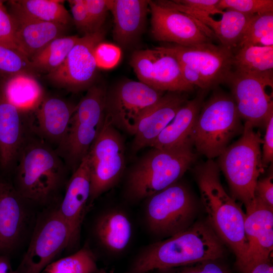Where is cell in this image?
Wrapping results in <instances>:
<instances>
[{"label": "cell", "mask_w": 273, "mask_h": 273, "mask_svg": "<svg viewBox=\"0 0 273 273\" xmlns=\"http://www.w3.org/2000/svg\"><path fill=\"white\" fill-rule=\"evenodd\" d=\"M224 254L222 242L209 224H192L168 239L153 243L138 256L134 273L164 270L207 260H216Z\"/></svg>", "instance_id": "cell-1"}, {"label": "cell", "mask_w": 273, "mask_h": 273, "mask_svg": "<svg viewBox=\"0 0 273 273\" xmlns=\"http://www.w3.org/2000/svg\"><path fill=\"white\" fill-rule=\"evenodd\" d=\"M195 172L209 224L233 250L240 272L247 250L245 213L225 191L220 181L219 167L212 159L197 166Z\"/></svg>", "instance_id": "cell-2"}, {"label": "cell", "mask_w": 273, "mask_h": 273, "mask_svg": "<svg viewBox=\"0 0 273 273\" xmlns=\"http://www.w3.org/2000/svg\"><path fill=\"white\" fill-rule=\"evenodd\" d=\"M67 169L54 149L30 133L15 166L14 187L24 200L45 203L61 188Z\"/></svg>", "instance_id": "cell-3"}, {"label": "cell", "mask_w": 273, "mask_h": 273, "mask_svg": "<svg viewBox=\"0 0 273 273\" xmlns=\"http://www.w3.org/2000/svg\"><path fill=\"white\" fill-rule=\"evenodd\" d=\"M152 148L129 172L126 190L131 199L148 198L175 183L196 158L192 145L174 149Z\"/></svg>", "instance_id": "cell-4"}, {"label": "cell", "mask_w": 273, "mask_h": 273, "mask_svg": "<svg viewBox=\"0 0 273 273\" xmlns=\"http://www.w3.org/2000/svg\"><path fill=\"white\" fill-rule=\"evenodd\" d=\"M107 90L94 84L76 105L64 141L56 150L73 172L88 154L105 122Z\"/></svg>", "instance_id": "cell-5"}, {"label": "cell", "mask_w": 273, "mask_h": 273, "mask_svg": "<svg viewBox=\"0 0 273 273\" xmlns=\"http://www.w3.org/2000/svg\"><path fill=\"white\" fill-rule=\"evenodd\" d=\"M262 139L251 125L245 123L242 136L218 156V166L223 172L233 196L245 207L255 199V189L263 172L260 146Z\"/></svg>", "instance_id": "cell-6"}, {"label": "cell", "mask_w": 273, "mask_h": 273, "mask_svg": "<svg viewBox=\"0 0 273 273\" xmlns=\"http://www.w3.org/2000/svg\"><path fill=\"white\" fill-rule=\"evenodd\" d=\"M202 108L192 143L198 153L212 159L218 157L231 140L243 132L244 126L232 96L215 93Z\"/></svg>", "instance_id": "cell-7"}, {"label": "cell", "mask_w": 273, "mask_h": 273, "mask_svg": "<svg viewBox=\"0 0 273 273\" xmlns=\"http://www.w3.org/2000/svg\"><path fill=\"white\" fill-rule=\"evenodd\" d=\"M148 198L146 217L153 234L169 237L192 224L195 202L184 185L177 181Z\"/></svg>", "instance_id": "cell-8"}, {"label": "cell", "mask_w": 273, "mask_h": 273, "mask_svg": "<svg viewBox=\"0 0 273 273\" xmlns=\"http://www.w3.org/2000/svg\"><path fill=\"white\" fill-rule=\"evenodd\" d=\"M90 174L89 202L113 187L125 166L123 139L105 118L104 127L87 154Z\"/></svg>", "instance_id": "cell-9"}, {"label": "cell", "mask_w": 273, "mask_h": 273, "mask_svg": "<svg viewBox=\"0 0 273 273\" xmlns=\"http://www.w3.org/2000/svg\"><path fill=\"white\" fill-rule=\"evenodd\" d=\"M75 241L58 209L44 214L38 220L28 245L13 273H40L64 249Z\"/></svg>", "instance_id": "cell-10"}, {"label": "cell", "mask_w": 273, "mask_h": 273, "mask_svg": "<svg viewBox=\"0 0 273 273\" xmlns=\"http://www.w3.org/2000/svg\"><path fill=\"white\" fill-rule=\"evenodd\" d=\"M165 93L140 81H123L107 93L106 119L115 128L133 135L143 115Z\"/></svg>", "instance_id": "cell-11"}, {"label": "cell", "mask_w": 273, "mask_h": 273, "mask_svg": "<svg viewBox=\"0 0 273 273\" xmlns=\"http://www.w3.org/2000/svg\"><path fill=\"white\" fill-rule=\"evenodd\" d=\"M104 27L80 37L61 65L47 74V78L54 85L71 92L88 89L93 84L97 66L94 52L103 41Z\"/></svg>", "instance_id": "cell-12"}, {"label": "cell", "mask_w": 273, "mask_h": 273, "mask_svg": "<svg viewBox=\"0 0 273 273\" xmlns=\"http://www.w3.org/2000/svg\"><path fill=\"white\" fill-rule=\"evenodd\" d=\"M159 47L175 57L179 63L197 71L206 89L228 83L234 71V53L222 45L209 42L191 46L171 44Z\"/></svg>", "instance_id": "cell-13"}, {"label": "cell", "mask_w": 273, "mask_h": 273, "mask_svg": "<svg viewBox=\"0 0 273 273\" xmlns=\"http://www.w3.org/2000/svg\"><path fill=\"white\" fill-rule=\"evenodd\" d=\"M272 73L255 76L233 71L227 83L240 118L254 128L265 126L273 115L272 95L266 91L272 88Z\"/></svg>", "instance_id": "cell-14"}, {"label": "cell", "mask_w": 273, "mask_h": 273, "mask_svg": "<svg viewBox=\"0 0 273 273\" xmlns=\"http://www.w3.org/2000/svg\"><path fill=\"white\" fill-rule=\"evenodd\" d=\"M130 64L139 81L154 88L183 93L194 89L184 79L178 61L159 47L134 51Z\"/></svg>", "instance_id": "cell-15"}, {"label": "cell", "mask_w": 273, "mask_h": 273, "mask_svg": "<svg viewBox=\"0 0 273 273\" xmlns=\"http://www.w3.org/2000/svg\"><path fill=\"white\" fill-rule=\"evenodd\" d=\"M151 32L158 41L181 46L210 42L209 34L197 20L177 10L149 1Z\"/></svg>", "instance_id": "cell-16"}, {"label": "cell", "mask_w": 273, "mask_h": 273, "mask_svg": "<svg viewBox=\"0 0 273 273\" xmlns=\"http://www.w3.org/2000/svg\"><path fill=\"white\" fill-rule=\"evenodd\" d=\"M245 208L247 250L240 273H250L257 264L269 261L273 249V209L256 197Z\"/></svg>", "instance_id": "cell-17"}, {"label": "cell", "mask_w": 273, "mask_h": 273, "mask_svg": "<svg viewBox=\"0 0 273 273\" xmlns=\"http://www.w3.org/2000/svg\"><path fill=\"white\" fill-rule=\"evenodd\" d=\"M75 106L60 98L45 96L25 115L30 132L56 150L65 140Z\"/></svg>", "instance_id": "cell-18"}, {"label": "cell", "mask_w": 273, "mask_h": 273, "mask_svg": "<svg viewBox=\"0 0 273 273\" xmlns=\"http://www.w3.org/2000/svg\"><path fill=\"white\" fill-rule=\"evenodd\" d=\"M15 26V40L19 51L29 60L53 40L64 36L65 25L34 19L7 2Z\"/></svg>", "instance_id": "cell-19"}, {"label": "cell", "mask_w": 273, "mask_h": 273, "mask_svg": "<svg viewBox=\"0 0 273 273\" xmlns=\"http://www.w3.org/2000/svg\"><path fill=\"white\" fill-rule=\"evenodd\" d=\"M31 133L25 115L8 102L0 91V167H15L20 152Z\"/></svg>", "instance_id": "cell-20"}, {"label": "cell", "mask_w": 273, "mask_h": 273, "mask_svg": "<svg viewBox=\"0 0 273 273\" xmlns=\"http://www.w3.org/2000/svg\"><path fill=\"white\" fill-rule=\"evenodd\" d=\"M187 100L183 92L165 93L140 119L133 135L132 150L138 151L143 148L151 147Z\"/></svg>", "instance_id": "cell-21"}, {"label": "cell", "mask_w": 273, "mask_h": 273, "mask_svg": "<svg viewBox=\"0 0 273 273\" xmlns=\"http://www.w3.org/2000/svg\"><path fill=\"white\" fill-rule=\"evenodd\" d=\"M90 193V174L87 155L73 172L67 183L58 211L77 239Z\"/></svg>", "instance_id": "cell-22"}, {"label": "cell", "mask_w": 273, "mask_h": 273, "mask_svg": "<svg viewBox=\"0 0 273 273\" xmlns=\"http://www.w3.org/2000/svg\"><path fill=\"white\" fill-rule=\"evenodd\" d=\"M113 17V37L123 48L135 43L144 31L149 8L148 0H106Z\"/></svg>", "instance_id": "cell-23"}, {"label": "cell", "mask_w": 273, "mask_h": 273, "mask_svg": "<svg viewBox=\"0 0 273 273\" xmlns=\"http://www.w3.org/2000/svg\"><path fill=\"white\" fill-rule=\"evenodd\" d=\"M13 186L0 179V252L13 248L25 221L23 201Z\"/></svg>", "instance_id": "cell-24"}, {"label": "cell", "mask_w": 273, "mask_h": 273, "mask_svg": "<svg viewBox=\"0 0 273 273\" xmlns=\"http://www.w3.org/2000/svg\"><path fill=\"white\" fill-rule=\"evenodd\" d=\"M204 94L187 100L178 110L171 121L151 146L158 149H174L193 145L192 138L202 107Z\"/></svg>", "instance_id": "cell-25"}, {"label": "cell", "mask_w": 273, "mask_h": 273, "mask_svg": "<svg viewBox=\"0 0 273 273\" xmlns=\"http://www.w3.org/2000/svg\"><path fill=\"white\" fill-rule=\"evenodd\" d=\"M4 96L21 112L27 114L33 112L45 97L35 75L21 73L8 78L0 84Z\"/></svg>", "instance_id": "cell-26"}, {"label": "cell", "mask_w": 273, "mask_h": 273, "mask_svg": "<svg viewBox=\"0 0 273 273\" xmlns=\"http://www.w3.org/2000/svg\"><path fill=\"white\" fill-rule=\"evenodd\" d=\"M96 236L107 249L114 252L124 250L129 243L131 234L129 220L119 210H110L97 219L95 226Z\"/></svg>", "instance_id": "cell-27"}, {"label": "cell", "mask_w": 273, "mask_h": 273, "mask_svg": "<svg viewBox=\"0 0 273 273\" xmlns=\"http://www.w3.org/2000/svg\"><path fill=\"white\" fill-rule=\"evenodd\" d=\"M234 53V71L260 76L272 73L273 46H245Z\"/></svg>", "instance_id": "cell-28"}, {"label": "cell", "mask_w": 273, "mask_h": 273, "mask_svg": "<svg viewBox=\"0 0 273 273\" xmlns=\"http://www.w3.org/2000/svg\"><path fill=\"white\" fill-rule=\"evenodd\" d=\"M78 35L62 36L53 40L30 59L36 74L51 73L64 62L79 39Z\"/></svg>", "instance_id": "cell-29"}, {"label": "cell", "mask_w": 273, "mask_h": 273, "mask_svg": "<svg viewBox=\"0 0 273 273\" xmlns=\"http://www.w3.org/2000/svg\"><path fill=\"white\" fill-rule=\"evenodd\" d=\"M221 15L220 20L213 19L208 26L221 45L233 52L237 49L252 16L230 9L223 11Z\"/></svg>", "instance_id": "cell-30"}, {"label": "cell", "mask_w": 273, "mask_h": 273, "mask_svg": "<svg viewBox=\"0 0 273 273\" xmlns=\"http://www.w3.org/2000/svg\"><path fill=\"white\" fill-rule=\"evenodd\" d=\"M25 14L39 20L68 26L72 21L64 1L12 0L8 1Z\"/></svg>", "instance_id": "cell-31"}, {"label": "cell", "mask_w": 273, "mask_h": 273, "mask_svg": "<svg viewBox=\"0 0 273 273\" xmlns=\"http://www.w3.org/2000/svg\"><path fill=\"white\" fill-rule=\"evenodd\" d=\"M97 270L95 256L84 247L71 255L53 261L40 273H95Z\"/></svg>", "instance_id": "cell-32"}, {"label": "cell", "mask_w": 273, "mask_h": 273, "mask_svg": "<svg viewBox=\"0 0 273 273\" xmlns=\"http://www.w3.org/2000/svg\"><path fill=\"white\" fill-rule=\"evenodd\" d=\"M245 46H273V12L251 17L237 49Z\"/></svg>", "instance_id": "cell-33"}, {"label": "cell", "mask_w": 273, "mask_h": 273, "mask_svg": "<svg viewBox=\"0 0 273 273\" xmlns=\"http://www.w3.org/2000/svg\"><path fill=\"white\" fill-rule=\"evenodd\" d=\"M21 73L35 75L30 60L17 49L0 44V84Z\"/></svg>", "instance_id": "cell-34"}, {"label": "cell", "mask_w": 273, "mask_h": 273, "mask_svg": "<svg viewBox=\"0 0 273 273\" xmlns=\"http://www.w3.org/2000/svg\"><path fill=\"white\" fill-rule=\"evenodd\" d=\"M218 8L230 9L248 15L273 12L272 0H219Z\"/></svg>", "instance_id": "cell-35"}, {"label": "cell", "mask_w": 273, "mask_h": 273, "mask_svg": "<svg viewBox=\"0 0 273 273\" xmlns=\"http://www.w3.org/2000/svg\"><path fill=\"white\" fill-rule=\"evenodd\" d=\"M218 260H204L159 271L160 273H231Z\"/></svg>", "instance_id": "cell-36"}, {"label": "cell", "mask_w": 273, "mask_h": 273, "mask_svg": "<svg viewBox=\"0 0 273 273\" xmlns=\"http://www.w3.org/2000/svg\"><path fill=\"white\" fill-rule=\"evenodd\" d=\"M94 55L97 67L109 69L119 62L121 51L119 47L103 41L96 46Z\"/></svg>", "instance_id": "cell-37"}, {"label": "cell", "mask_w": 273, "mask_h": 273, "mask_svg": "<svg viewBox=\"0 0 273 273\" xmlns=\"http://www.w3.org/2000/svg\"><path fill=\"white\" fill-rule=\"evenodd\" d=\"M5 1L0 0V44L18 49L15 40V26Z\"/></svg>", "instance_id": "cell-38"}, {"label": "cell", "mask_w": 273, "mask_h": 273, "mask_svg": "<svg viewBox=\"0 0 273 273\" xmlns=\"http://www.w3.org/2000/svg\"><path fill=\"white\" fill-rule=\"evenodd\" d=\"M88 14L92 32H95L104 27L108 10L106 0H84Z\"/></svg>", "instance_id": "cell-39"}, {"label": "cell", "mask_w": 273, "mask_h": 273, "mask_svg": "<svg viewBox=\"0 0 273 273\" xmlns=\"http://www.w3.org/2000/svg\"><path fill=\"white\" fill-rule=\"evenodd\" d=\"M68 2L72 13V21L77 29L83 35L93 33L84 0H69Z\"/></svg>", "instance_id": "cell-40"}, {"label": "cell", "mask_w": 273, "mask_h": 273, "mask_svg": "<svg viewBox=\"0 0 273 273\" xmlns=\"http://www.w3.org/2000/svg\"><path fill=\"white\" fill-rule=\"evenodd\" d=\"M255 197L273 209V175L271 173L267 176L258 180L255 189Z\"/></svg>", "instance_id": "cell-41"}, {"label": "cell", "mask_w": 273, "mask_h": 273, "mask_svg": "<svg viewBox=\"0 0 273 273\" xmlns=\"http://www.w3.org/2000/svg\"><path fill=\"white\" fill-rule=\"evenodd\" d=\"M265 127V133L262 139L263 149L261 153L264 167L273 161V115L269 118Z\"/></svg>", "instance_id": "cell-42"}, {"label": "cell", "mask_w": 273, "mask_h": 273, "mask_svg": "<svg viewBox=\"0 0 273 273\" xmlns=\"http://www.w3.org/2000/svg\"><path fill=\"white\" fill-rule=\"evenodd\" d=\"M179 64L183 76L188 83L193 86H198L202 90H206L202 78L197 71L187 65Z\"/></svg>", "instance_id": "cell-43"}, {"label": "cell", "mask_w": 273, "mask_h": 273, "mask_svg": "<svg viewBox=\"0 0 273 273\" xmlns=\"http://www.w3.org/2000/svg\"><path fill=\"white\" fill-rule=\"evenodd\" d=\"M271 267L272 265L269 260L257 264L250 273H267Z\"/></svg>", "instance_id": "cell-44"}]
</instances>
